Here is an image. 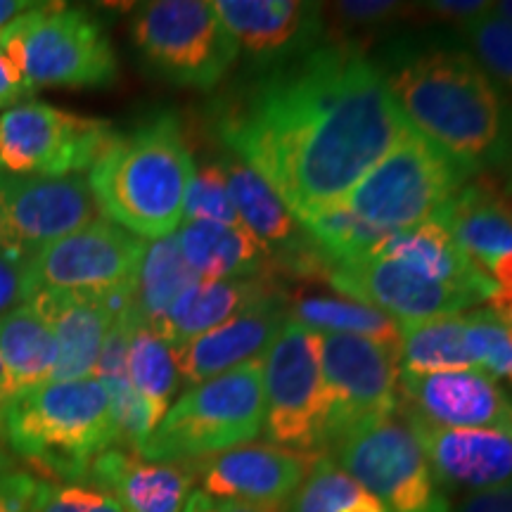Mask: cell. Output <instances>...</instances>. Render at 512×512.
I'll return each instance as SVG.
<instances>
[{
  "label": "cell",
  "mask_w": 512,
  "mask_h": 512,
  "mask_svg": "<svg viewBox=\"0 0 512 512\" xmlns=\"http://www.w3.org/2000/svg\"><path fill=\"white\" fill-rule=\"evenodd\" d=\"M31 256L34 252L0 245V318L19 304L29 302L34 287H31Z\"/></svg>",
  "instance_id": "60d3db41"
},
{
  "label": "cell",
  "mask_w": 512,
  "mask_h": 512,
  "mask_svg": "<svg viewBox=\"0 0 512 512\" xmlns=\"http://www.w3.org/2000/svg\"><path fill=\"white\" fill-rule=\"evenodd\" d=\"M399 399L406 411L448 430L512 432V401L479 370L401 373Z\"/></svg>",
  "instance_id": "ac0fdd59"
},
{
  "label": "cell",
  "mask_w": 512,
  "mask_h": 512,
  "mask_svg": "<svg viewBox=\"0 0 512 512\" xmlns=\"http://www.w3.org/2000/svg\"><path fill=\"white\" fill-rule=\"evenodd\" d=\"M275 275H252V278L228 280H197L176 299L155 332L162 335L171 347L188 342L219 328L226 320L235 318L247 306L278 292Z\"/></svg>",
  "instance_id": "d4e9b609"
},
{
  "label": "cell",
  "mask_w": 512,
  "mask_h": 512,
  "mask_svg": "<svg viewBox=\"0 0 512 512\" xmlns=\"http://www.w3.org/2000/svg\"><path fill=\"white\" fill-rule=\"evenodd\" d=\"M266 399L261 358L190 387L171 403L138 456L157 463H192L249 444L264 432Z\"/></svg>",
  "instance_id": "5b68a950"
},
{
  "label": "cell",
  "mask_w": 512,
  "mask_h": 512,
  "mask_svg": "<svg viewBox=\"0 0 512 512\" xmlns=\"http://www.w3.org/2000/svg\"><path fill=\"white\" fill-rule=\"evenodd\" d=\"M214 10L252 69L275 67L328 36L325 5L304 0H214Z\"/></svg>",
  "instance_id": "e0dca14e"
},
{
  "label": "cell",
  "mask_w": 512,
  "mask_h": 512,
  "mask_svg": "<svg viewBox=\"0 0 512 512\" xmlns=\"http://www.w3.org/2000/svg\"><path fill=\"white\" fill-rule=\"evenodd\" d=\"M328 283L342 297L375 306L394 320H427L482 304L477 297L458 287L437 283L418 271L377 256L344 261L330 266Z\"/></svg>",
  "instance_id": "2e32d148"
},
{
  "label": "cell",
  "mask_w": 512,
  "mask_h": 512,
  "mask_svg": "<svg viewBox=\"0 0 512 512\" xmlns=\"http://www.w3.org/2000/svg\"><path fill=\"white\" fill-rule=\"evenodd\" d=\"M287 320L290 297L283 290L268 294L219 328L174 347L178 375L190 389L256 358H264Z\"/></svg>",
  "instance_id": "d6986e66"
},
{
  "label": "cell",
  "mask_w": 512,
  "mask_h": 512,
  "mask_svg": "<svg viewBox=\"0 0 512 512\" xmlns=\"http://www.w3.org/2000/svg\"><path fill=\"white\" fill-rule=\"evenodd\" d=\"M271 444L302 453L328 448L330 396L323 382L318 335L290 316L261 358Z\"/></svg>",
  "instance_id": "30bf717a"
},
{
  "label": "cell",
  "mask_w": 512,
  "mask_h": 512,
  "mask_svg": "<svg viewBox=\"0 0 512 512\" xmlns=\"http://www.w3.org/2000/svg\"><path fill=\"white\" fill-rule=\"evenodd\" d=\"M5 453H8V451H5L3 444H0V456H5Z\"/></svg>",
  "instance_id": "11a10c76"
},
{
  "label": "cell",
  "mask_w": 512,
  "mask_h": 512,
  "mask_svg": "<svg viewBox=\"0 0 512 512\" xmlns=\"http://www.w3.org/2000/svg\"><path fill=\"white\" fill-rule=\"evenodd\" d=\"M50 482L10 453L0 456V512H38Z\"/></svg>",
  "instance_id": "74e56055"
},
{
  "label": "cell",
  "mask_w": 512,
  "mask_h": 512,
  "mask_svg": "<svg viewBox=\"0 0 512 512\" xmlns=\"http://www.w3.org/2000/svg\"><path fill=\"white\" fill-rule=\"evenodd\" d=\"M126 377L162 420L171 408V399L181 382L174 347L155 330L138 325L136 320H133L131 337H128Z\"/></svg>",
  "instance_id": "1f68e13d"
},
{
  "label": "cell",
  "mask_w": 512,
  "mask_h": 512,
  "mask_svg": "<svg viewBox=\"0 0 512 512\" xmlns=\"http://www.w3.org/2000/svg\"><path fill=\"white\" fill-rule=\"evenodd\" d=\"M221 166L226 171L235 214H238L242 226L271 252L273 261L294 252L309 240L302 223L294 219V214L285 207L278 192L256 174L252 166L240 162L233 155L221 159Z\"/></svg>",
  "instance_id": "4316f807"
},
{
  "label": "cell",
  "mask_w": 512,
  "mask_h": 512,
  "mask_svg": "<svg viewBox=\"0 0 512 512\" xmlns=\"http://www.w3.org/2000/svg\"><path fill=\"white\" fill-rule=\"evenodd\" d=\"M494 12H498V15L505 17V19H512V0H503V3H494Z\"/></svg>",
  "instance_id": "816d5d0a"
},
{
  "label": "cell",
  "mask_w": 512,
  "mask_h": 512,
  "mask_svg": "<svg viewBox=\"0 0 512 512\" xmlns=\"http://www.w3.org/2000/svg\"><path fill=\"white\" fill-rule=\"evenodd\" d=\"M5 394V375H3V368H0V396Z\"/></svg>",
  "instance_id": "f5cc1de1"
},
{
  "label": "cell",
  "mask_w": 512,
  "mask_h": 512,
  "mask_svg": "<svg viewBox=\"0 0 512 512\" xmlns=\"http://www.w3.org/2000/svg\"><path fill=\"white\" fill-rule=\"evenodd\" d=\"M368 256L389 259L437 280V283L458 287L479 302H486L498 290L489 273H484L475 261L467 256L451 233L439 221L420 223L415 228L394 230L373 247Z\"/></svg>",
  "instance_id": "603a6c76"
},
{
  "label": "cell",
  "mask_w": 512,
  "mask_h": 512,
  "mask_svg": "<svg viewBox=\"0 0 512 512\" xmlns=\"http://www.w3.org/2000/svg\"><path fill=\"white\" fill-rule=\"evenodd\" d=\"M448 512H512V482L477 494H465Z\"/></svg>",
  "instance_id": "7bdbcfd3"
},
{
  "label": "cell",
  "mask_w": 512,
  "mask_h": 512,
  "mask_svg": "<svg viewBox=\"0 0 512 512\" xmlns=\"http://www.w3.org/2000/svg\"><path fill=\"white\" fill-rule=\"evenodd\" d=\"M0 444L48 482L86 479L93 460L117 448L105 382H46L0 396Z\"/></svg>",
  "instance_id": "277c9868"
},
{
  "label": "cell",
  "mask_w": 512,
  "mask_h": 512,
  "mask_svg": "<svg viewBox=\"0 0 512 512\" xmlns=\"http://www.w3.org/2000/svg\"><path fill=\"white\" fill-rule=\"evenodd\" d=\"M190 221L242 226L238 214H235L233 202H230L226 171H223L221 162L195 166V174H192L188 192H185L183 207V223Z\"/></svg>",
  "instance_id": "8d00e7d4"
},
{
  "label": "cell",
  "mask_w": 512,
  "mask_h": 512,
  "mask_svg": "<svg viewBox=\"0 0 512 512\" xmlns=\"http://www.w3.org/2000/svg\"><path fill=\"white\" fill-rule=\"evenodd\" d=\"M439 223L484 273L512 254V207L501 185L489 178L467 181Z\"/></svg>",
  "instance_id": "cb8c5ba5"
},
{
  "label": "cell",
  "mask_w": 512,
  "mask_h": 512,
  "mask_svg": "<svg viewBox=\"0 0 512 512\" xmlns=\"http://www.w3.org/2000/svg\"><path fill=\"white\" fill-rule=\"evenodd\" d=\"M110 121L46 102H19L0 114V171L15 176H74L98 162L112 138Z\"/></svg>",
  "instance_id": "7c38bea8"
},
{
  "label": "cell",
  "mask_w": 512,
  "mask_h": 512,
  "mask_svg": "<svg viewBox=\"0 0 512 512\" xmlns=\"http://www.w3.org/2000/svg\"><path fill=\"white\" fill-rule=\"evenodd\" d=\"M318 456L323 453L249 441L216 456L192 460V465L200 491L211 501H240L285 510Z\"/></svg>",
  "instance_id": "9a60e30c"
},
{
  "label": "cell",
  "mask_w": 512,
  "mask_h": 512,
  "mask_svg": "<svg viewBox=\"0 0 512 512\" xmlns=\"http://www.w3.org/2000/svg\"><path fill=\"white\" fill-rule=\"evenodd\" d=\"M0 48L22 72L27 95L41 88H102L119 72L100 19L62 3H36L5 24Z\"/></svg>",
  "instance_id": "8992f818"
},
{
  "label": "cell",
  "mask_w": 512,
  "mask_h": 512,
  "mask_svg": "<svg viewBox=\"0 0 512 512\" xmlns=\"http://www.w3.org/2000/svg\"><path fill=\"white\" fill-rule=\"evenodd\" d=\"M358 486L328 453L316 458L297 494L290 498L285 512H337L349 498L358 494Z\"/></svg>",
  "instance_id": "d590c367"
},
{
  "label": "cell",
  "mask_w": 512,
  "mask_h": 512,
  "mask_svg": "<svg viewBox=\"0 0 512 512\" xmlns=\"http://www.w3.org/2000/svg\"><path fill=\"white\" fill-rule=\"evenodd\" d=\"M185 512H285V510H271L261 508V505H249L240 501H211L209 496H204L200 489L195 491L190 498Z\"/></svg>",
  "instance_id": "f6af8a7d"
},
{
  "label": "cell",
  "mask_w": 512,
  "mask_h": 512,
  "mask_svg": "<svg viewBox=\"0 0 512 512\" xmlns=\"http://www.w3.org/2000/svg\"><path fill=\"white\" fill-rule=\"evenodd\" d=\"M489 275L501 290H512V254L505 256L501 261H496V264L489 268Z\"/></svg>",
  "instance_id": "c3c4849f"
},
{
  "label": "cell",
  "mask_w": 512,
  "mask_h": 512,
  "mask_svg": "<svg viewBox=\"0 0 512 512\" xmlns=\"http://www.w3.org/2000/svg\"><path fill=\"white\" fill-rule=\"evenodd\" d=\"M467 316V354L472 368L489 375L491 380L512 384V335L498 323L489 309H479Z\"/></svg>",
  "instance_id": "836d02e7"
},
{
  "label": "cell",
  "mask_w": 512,
  "mask_h": 512,
  "mask_svg": "<svg viewBox=\"0 0 512 512\" xmlns=\"http://www.w3.org/2000/svg\"><path fill=\"white\" fill-rule=\"evenodd\" d=\"M399 368L401 373H446L475 370L467 354V316H439L427 320H401Z\"/></svg>",
  "instance_id": "f546056e"
},
{
  "label": "cell",
  "mask_w": 512,
  "mask_h": 512,
  "mask_svg": "<svg viewBox=\"0 0 512 512\" xmlns=\"http://www.w3.org/2000/svg\"><path fill=\"white\" fill-rule=\"evenodd\" d=\"M86 479L112 494L124 512H185L197 491L192 463H157L124 448L100 453Z\"/></svg>",
  "instance_id": "44dd1931"
},
{
  "label": "cell",
  "mask_w": 512,
  "mask_h": 512,
  "mask_svg": "<svg viewBox=\"0 0 512 512\" xmlns=\"http://www.w3.org/2000/svg\"><path fill=\"white\" fill-rule=\"evenodd\" d=\"M24 95H27V88H24L22 72L10 60V55L0 48V110L8 105H19V98H24Z\"/></svg>",
  "instance_id": "ee69618b"
},
{
  "label": "cell",
  "mask_w": 512,
  "mask_h": 512,
  "mask_svg": "<svg viewBox=\"0 0 512 512\" xmlns=\"http://www.w3.org/2000/svg\"><path fill=\"white\" fill-rule=\"evenodd\" d=\"M328 456L389 512L451 508L401 406L384 418L351 427L332 441Z\"/></svg>",
  "instance_id": "9c48e42d"
},
{
  "label": "cell",
  "mask_w": 512,
  "mask_h": 512,
  "mask_svg": "<svg viewBox=\"0 0 512 512\" xmlns=\"http://www.w3.org/2000/svg\"><path fill=\"white\" fill-rule=\"evenodd\" d=\"M486 309L498 318V323L512 335V290H498L486 299Z\"/></svg>",
  "instance_id": "bcb514c9"
},
{
  "label": "cell",
  "mask_w": 512,
  "mask_h": 512,
  "mask_svg": "<svg viewBox=\"0 0 512 512\" xmlns=\"http://www.w3.org/2000/svg\"><path fill=\"white\" fill-rule=\"evenodd\" d=\"M290 316L313 332L366 337L399 351V320L356 299L339 294H299L297 299H290Z\"/></svg>",
  "instance_id": "4dcf8cb0"
},
{
  "label": "cell",
  "mask_w": 512,
  "mask_h": 512,
  "mask_svg": "<svg viewBox=\"0 0 512 512\" xmlns=\"http://www.w3.org/2000/svg\"><path fill=\"white\" fill-rule=\"evenodd\" d=\"M185 264L200 280L273 275V256L245 226L190 221L176 230Z\"/></svg>",
  "instance_id": "484cf974"
},
{
  "label": "cell",
  "mask_w": 512,
  "mask_h": 512,
  "mask_svg": "<svg viewBox=\"0 0 512 512\" xmlns=\"http://www.w3.org/2000/svg\"><path fill=\"white\" fill-rule=\"evenodd\" d=\"M418 8L422 15H432L434 19L453 24L456 29H463L465 24L475 22L477 17L494 10V3H486V0H432V3H420Z\"/></svg>",
  "instance_id": "b9f144b4"
},
{
  "label": "cell",
  "mask_w": 512,
  "mask_h": 512,
  "mask_svg": "<svg viewBox=\"0 0 512 512\" xmlns=\"http://www.w3.org/2000/svg\"><path fill=\"white\" fill-rule=\"evenodd\" d=\"M34 5L36 3H24V0H0V29L22 15V12L34 8Z\"/></svg>",
  "instance_id": "681fc988"
},
{
  "label": "cell",
  "mask_w": 512,
  "mask_h": 512,
  "mask_svg": "<svg viewBox=\"0 0 512 512\" xmlns=\"http://www.w3.org/2000/svg\"><path fill=\"white\" fill-rule=\"evenodd\" d=\"M413 5L392 3V0H344V3L330 5L325 15L335 19L337 34L344 31H380L384 27H392L396 19L411 12Z\"/></svg>",
  "instance_id": "f35d334b"
},
{
  "label": "cell",
  "mask_w": 512,
  "mask_h": 512,
  "mask_svg": "<svg viewBox=\"0 0 512 512\" xmlns=\"http://www.w3.org/2000/svg\"><path fill=\"white\" fill-rule=\"evenodd\" d=\"M316 335L320 370L330 396V448L351 427L399 408V351L366 337Z\"/></svg>",
  "instance_id": "4fadbf2b"
},
{
  "label": "cell",
  "mask_w": 512,
  "mask_h": 512,
  "mask_svg": "<svg viewBox=\"0 0 512 512\" xmlns=\"http://www.w3.org/2000/svg\"><path fill=\"white\" fill-rule=\"evenodd\" d=\"M401 117L475 178L512 162V105L470 50L401 38L377 62Z\"/></svg>",
  "instance_id": "7a4b0ae2"
},
{
  "label": "cell",
  "mask_w": 512,
  "mask_h": 512,
  "mask_svg": "<svg viewBox=\"0 0 512 512\" xmlns=\"http://www.w3.org/2000/svg\"><path fill=\"white\" fill-rule=\"evenodd\" d=\"M0 368L3 396L53 380L55 335L48 316L31 299L0 318Z\"/></svg>",
  "instance_id": "83f0119b"
},
{
  "label": "cell",
  "mask_w": 512,
  "mask_h": 512,
  "mask_svg": "<svg viewBox=\"0 0 512 512\" xmlns=\"http://www.w3.org/2000/svg\"><path fill=\"white\" fill-rule=\"evenodd\" d=\"M337 512H389V510L384 508L375 496H370L366 489H358V494L354 498H349V501L344 503Z\"/></svg>",
  "instance_id": "7dc6e473"
},
{
  "label": "cell",
  "mask_w": 512,
  "mask_h": 512,
  "mask_svg": "<svg viewBox=\"0 0 512 512\" xmlns=\"http://www.w3.org/2000/svg\"><path fill=\"white\" fill-rule=\"evenodd\" d=\"M192 174L195 159L181 124L174 114H157L117 133L86 178L107 221L152 242L181 228Z\"/></svg>",
  "instance_id": "3957f363"
},
{
  "label": "cell",
  "mask_w": 512,
  "mask_h": 512,
  "mask_svg": "<svg viewBox=\"0 0 512 512\" xmlns=\"http://www.w3.org/2000/svg\"><path fill=\"white\" fill-rule=\"evenodd\" d=\"M216 138L278 192L299 223L347 195L411 131L361 43L252 69L214 107Z\"/></svg>",
  "instance_id": "6da1fadb"
},
{
  "label": "cell",
  "mask_w": 512,
  "mask_h": 512,
  "mask_svg": "<svg viewBox=\"0 0 512 512\" xmlns=\"http://www.w3.org/2000/svg\"><path fill=\"white\" fill-rule=\"evenodd\" d=\"M508 166H510L508 176H505V181H503V183H498V185H501V190H503L505 200H508V202H510V207H512V162H510Z\"/></svg>",
  "instance_id": "f907efd6"
},
{
  "label": "cell",
  "mask_w": 512,
  "mask_h": 512,
  "mask_svg": "<svg viewBox=\"0 0 512 512\" xmlns=\"http://www.w3.org/2000/svg\"><path fill=\"white\" fill-rule=\"evenodd\" d=\"M401 411L411 422L432 467V475L444 494L446 491L477 494L512 482V432L448 430L418 418L403 406Z\"/></svg>",
  "instance_id": "ffe728a7"
},
{
  "label": "cell",
  "mask_w": 512,
  "mask_h": 512,
  "mask_svg": "<svg viewBox=\"0 0 512 512\" xmlns=\"http://www.w3.org/2000/svg\"><path fill=\"white\" fill-rule=\"evenodd\" d=\"M197 280L200 278L185 264L176 233L169 238L147 242L136 283H133L128 313L138 325L155 330L176 299Z\"/></svg>",
  "instance_id": "f1b7e54d"
},
{
  "label": "cell",
  "mask_w": 512,
  "mask_h": 512,
  "mask_svg": "<svg viewBox=\"0 0 512 512\" xmlns=\"http://www.w3.org/2000/svg\"><path fill=\"white\" fill-rule=\"evenodd\" d=\"M31 302L46 313L55 335V370L50 382H69L95 375L107 332L119 313L128 309L131 297L81 299L34 294Z\"/></svg>",
  "instance_id": "7402d4cb"
},
{
  "label": "cell",
  "mask_w": 512,
  "mask_h": 512,
  "mask_svg": "<svg viewBox=\"0 0 512 512\" xmlns=\"http://www.w3.org/2000/svg\"><path fill=\"white\" fill-rule=\"evenodd\" d=\"M145 245L117 223L98 219L36 249L31 256V287L34 294L57 297L126 299L133 292Z\"/></svg>",
  "instance_id": "8fae6325"
},
{
  "label": "cell",
  "mask_w": 512,
  "mask_h": 512,
  "mask_svg": "<svg viewBox=\"0 0 512 512\" xmlns=\"http://www.w3.org/2000/svg\"><path fill=\"white\" fill-rule=\"evenodd\" d=\"M38 512H124L112 494L98 484L79 479V482H50Z\"/></svg>",
  "instance_id": "ab89813d"
},
{
  "label": "cell",
  "mask_w": 512,
  "mask_h": 512,
  "mask_svg": "<svg viewBox=\"0 0 512 512\" xmlns=\"http://www.w3.org/2000/svg\"><path fill=\"white\" fill-rule=\"evenodd\" d=\"M458 31L465 36L479 67L512 91V19L489 10Z\"/></svg>",
  "instance_id": "e575fe53"
},
{
  "label": "cell",
  "mask_w": 512,
  "mask_h": 512,
  "mask_svg": "<svg viewBox=\"0 0 512 512\" xmlns=\"http://www.w3.org/2000/svg\"><path fill=\"white\" fill-rule=\"evenodd\" d=\"M467 181L470 176L456 162L411 128L344 204L370 226L394 233L439 221Z\"/></svg>",
  "instance_id": "ba28073f"
},
{
  "label": "cell",
  "mask_w": 512,
  "mask_h": 512,
  "mask_svg": "<svg viewBox=\"0 0 512 512\" xmlns=\"http://www.w3.org/2000/svg\"><path fill=\"white\" fill-rule=\"evenodd\" d=\"M302 228L318 247V252L330 261V266L368 256L377 242L387 235L384 230L363 221L344 202L309 216L302 221Z\"/></svg>",
  "instance_id": "d6a6232c"
},
{
  "label": "cell",
  "mask_w": 512,
  "mask_h": 512,
  "mask_svg": "<svg viewBox=\"0 0 512 512\" xmlns=\"http://www.w3.org/2000/svg\"><path fill=\"white\" fill-rule=\"evenodd\" d=\"M0 245H8V240H5V230H3V223H0Z\"/></svg>",
  "instance_id": "db71d44e"
},
{
  "label": "cell",
  "mask_w": 512,
  "mask_h": 512,
  "mask_svg": "<svg viewBox=\"0 0 512 512\" xmlns=\"http://www.w3.org/2000/svg\"><path fill=\"white\" fill-rule=\"evenodd\" d=\"M131 38L152 72L185 88L219 86L240 48L209 0H152L131 19Z\"/></svg>",
  "instance_id": "52a82bcc"
},
{
  "label": "cell",
  "mask_w": 512,
  "mask_h": 512,
  "mask_svg": "<svg viewBox=\"0 0 512 512\" xmlns=\"http://www.w3.org/2000/svg\"><path fill=\"white\" fill-rule=\"evenodd\" d=\"M98 219L100 207L83 174L15 176L0 171V223L8 245L36 252Z\"/></svg>",
  "instance_id": "5bb4252c"
}]
</instances>
